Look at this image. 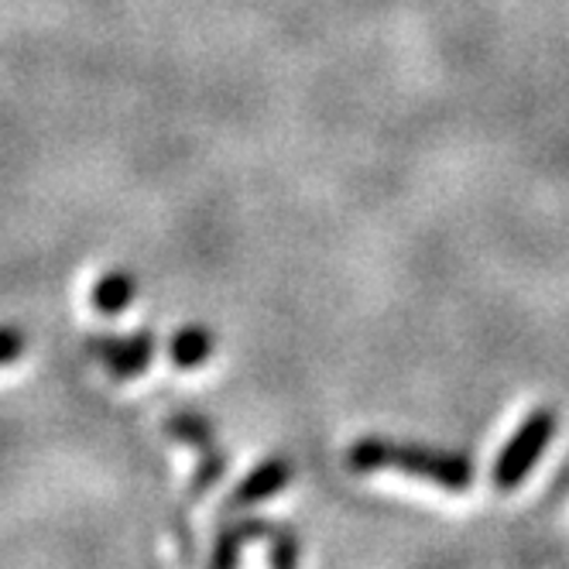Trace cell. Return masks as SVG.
Here are the masks:
<instances>
[{
	"instance_id": "obj_6",
	"label": "cell",
	"mask_w": 569,
	"mask_h": 569,
	"mask_svg": "<svg viewBox=\"0 0 569 569\" xmlns=\"http://www.w3.org/2000/svg\"><path fill=\"white\" fill-rule=\"evenodd\" d=\"M213 343L217 340H213V333L207 327H186V330H179L172 337L169 357H172L176 368L192 371V368H199V363H207L213 357Z\"/></svg>"
},
{
	"instance_id": "obj_3",
	"label": "cell",
	"mask_w": 569,
	"mask_h": 569,
	"mask_svg": "<svg viewBox=\"0 0 569 569\" xmlns=\"http://www.w3.org/2000/svg\"><path fill=\"white\" fill-rule=\"evenodd\" d=\"M90 357H97L117 381H131L148 371L154 357V337L151 333H128V337H90L87 340Z\"/></svg>"
},
{
	"instance_id": "obj_8",
	"label": "cell",
	"mask_w": 569,
	"mask_h": 569,
	"mask_svg": "<svg viewBox=\"0 0 569 569\" xmlns=\"http://www.w3.org/2000/svg\"><path fill=\"white\" fill-rule=\"evenodd\" d=\"M166 429H169L172 439H179V442H186V446H196V450H207V446H217V442H213V426H210L207 419H202V416H189V412L172 416Z\"/></svg>"
},
{
	"instance_id": "obj_10",
	"label": "cell",
	"mask_w": 569,
	"mask_h": 569,
	"mask_svg": "<svg viewBox=\"0 0 569 569\" xmlns=\"http://www.w3.org/2000/svg\"><path fill=\"white\" fill-rule=\"evenodd\" d=\"M24 333L11 330V327H0V363H14L24 353Z\"/></svg>"
},
{
	"instance_id": "obj_9",
	"label": "cell",
	"mask_w": 569,
	"mask_h": 569,
	"mask_svg": "<svg viewBox=\"0 0 569 569\" xmlns=\"http://www.w3.org/2000/svg\"><path fill=\"white\" fill-rule=\"evenodd\" d=\"M227 470V457L217 450V446H207V450H199V467L192 473V495H202L207 487H213Z\"/></svg>"
},
{
	"instance_id": "obj_5",
	"label": "cell",
	"mask_w": 569,
	"mask_h": 569,
	"mask_svg": "<svg viewBox=\"0 0 569 569\" xmlns=\"http://www.w3.org/2000/svg\"><path fill=\"white\" fill-rule=\"evenodd\" d=\"M138 299V278L124 268H113L107 274H100L90 289V306L103 316H120L124 309H131Z\"/></svg>"
},
{
	"instance_id": "obj_4",
	"label": "cell",
	"mask_w": 569,
	"mask_h": 569,
	"mask_svg": "<svg viewBox=\"0 0 569 569\" xmlns=\"http://www.w3.org/2000/svg\"><path fill=\"white\" fill-rule=\"evenodd\" d=\"M296 477V467L284 460V457H271L264 463H258L248 477L237 483V491L230 495V508H251V505H261L274 495H281L289 480Z\"/></svg>"
},
{
	"instance_id": "obj_1",
	"label": "cell",
	"mask_w": 569,
	"mask_h": 569,
	"mask_svg": "<svg viewBox=\"0 0 569 569\" xmlns=\"http://www.w3.org/2000/svg\"><path fill=\"white\" fill-rule=\"evenodd\" d=\"M350 470L371 473V470H398L419 480H432L446 491H467L473 480V467L463 453L436 450V446L419 442H391V439H357L347 450Z\"/></svg>"
},
{
	"instance_id": "obj_2",
	"label": "cell",
	"mask_w": 569,
	"mask_h": 569,
	"mask_svg": "<svg viewBox=\"0 0 569 569\" xmlns=\"http://www.w3.org/2000/svg\"><path fill=\"white\" fill-rule=\"evenodd\" d=\"M556 429H559V416L552 409H536L515 429V436L505 442V450L495 460V483L501 491H515V487L532 473L539 457L549 450Z\"/></svg>"
},
{
	"instance_id": "obj_7",
	"label": "cell",
	"mask_w": 569,
	"mask_h": 569,
	"mask_svg": "<svg viewBox=\"0 0 569 569\" xmlns=\"http://www.w3.org/2000/svg\"><path fill=\"white\" fill-rule=\"evenodd\" d=\"M271 536V528L261 521H240L237 528H227L213 549V566H233L240 559V549L248 542H261Z\"/></svg>"
}]
</instances>
